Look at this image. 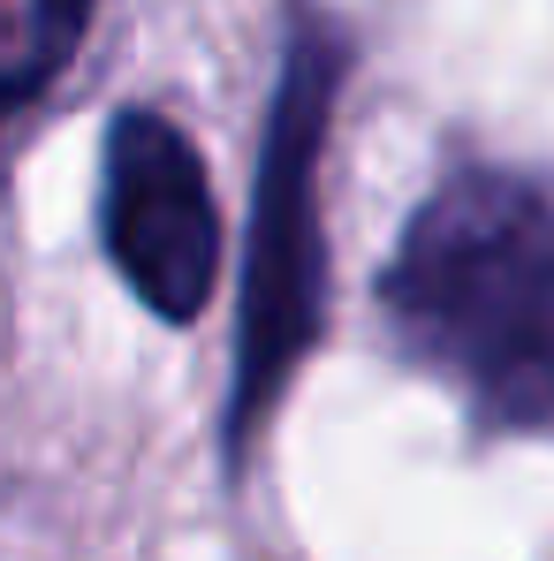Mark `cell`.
<instances>
[{"mask_svg":"<svg viewBox=\"0 0 554 561\" xmlns=\"http://www.w3.org/2000/svg\"><path fill=\"white\" fill-rule=\"evenodd\" d=\"M395 342L494 433H554V183L463 168L433 190L380 280Z\"/></svg>","mask_w":554,"mask_h":561,"instance_id":"1","label":"cell"},{"mask_svg":"<svg viewBox=\"0 0 554 561\" xmlns=\"http://www.w3.org/2000/svg\"><path fill=\"white\" fill-rule=\"evenodd\" d=\"M335 38L327 31H296L289 46V77L274 106V145H267V190H259V236H251V311H244V387L228 410V433L244 440L274 387L289 379L296 350L312 342V311H319V228H312V190H319V129H327V99H335Z\"/></svg>","mask_w":554,"mask_h":561,"instance_id":"2","label":"cell"},{"mask_svg":"<svg viewBox=\"0 0 554 561\" xmlns=\"http://www.w3.org/2000/svg\"><path fill=\"white\" fill-rule=\"evenodd\" d=\"M106 259L160 319H197L221 280V213L205 160L168 114H122L106 129Z\"/></svg>","mask_w":554,"mask_h":561,"instance_id":"3","label":"cell"},{"mask_svg":"<svg viewBox=\"0 0 554 561\" xmlns=\"http://www.w3.org/2000/svg\"><path fill=\"white\" fill-rule=\"evenodd\" d=\"M84 23H92V0H0V122L23 114L69 69Z\"/></svg>","mask_w":554,"mask_h":561,"instance_id":"4","label":"cell"}]
</instances>
